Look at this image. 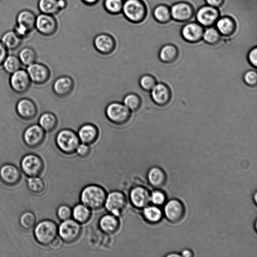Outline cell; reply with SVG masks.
I'll use <instances>...</instances> for the list:
<instances>
[{"instance_id":"1","label":"cell","mask_w":257,"mask_h":257,"mask_svg":"<svg viewBox=\"0 0 257 257\" xmlns=\"http://www.w3.org/2000/svg\"><path fill=\"white\" fill-rule=\"evenodd\" d=\"M107 193L101 186L90 184L85 186L80 194L81 203L91 210H98L104 207Z\"/></svg>"},{"instance_id":"2","label":"cell","mask_w":257,"mask_h":257,"mask_svg":"<svg viewBox=\"0 0 257 257\" xmlns=\"http://www.w3.org/2000/svg\"><path fill=\"white\" fill-rule=\"evenodd\" d=\"M121 13L129 22L137 24L145 21L148 9L143 0H124Z\"/></svg>"},{"instance_id":"3","label":"cell","mask_w":257,"mask_h":257,"mask_svg":"<svg viewBox=\"0 0 257 257\" xmlns=\"http://www.w3.org/2000/svg\"><path fill=\"white\" fill-rule=\"evenodd\" d=\"M34 235L36 241L44 246L50 245L57 238L58 226L50 219H44L35 225Z\"/></svg>"},{"instance_id":"4","label":"cell","mask_w":257,"mask_h":257,"mask_svg":"<svg viewBox=\"0 0 257 257\" xmlns=\"http://www.w3.org/2000/svg\"><path fill=\"white\" fill-rule=\"evenodd\" d=\"M55 143L61 152L65 154L71 155L75 152L80 141L77 134L73 130L63 128L57 133Z\"/></svg>"},{"instance_id":"5","label":"cell","mask_w":257,"mask_h":257,"mask_svg":"<svg viewBox=\"0 0 257 257\" xmlns=\"http://www.w3.org/2000/svg\"><path fill=\"white\" fill-rule=\"evenodd\" d=\"M105 114L111 123L121 125L129 121L132 116V111L123 103L113 101L106 106Z\"/></svg>"},{"instance_id":"6","label":"cell","mask_w":257,"mask_h":257,"mask_svg":"<svg viewBox=\"0 0 257 257\" xmlns=\"http://www.w3.org/2000/svg\"><path fill=\"white\" fill-rule=\"evenodd\" d=\"M81 232V224L71 218L62 221L58 226V235L67 243L76 241L80 237Z\"/></svg>"},{"instance_id":"7","label":"cell","mask_w":257,"mask_h":257,"mask_svg":"<svg viewBox=\"0 0 257 257\" xmlns=\"http://www.w3.org/2000/svg\"><path fill=\"white\" fill-rule=\"evenodd\" d=\"M44 166L42 158L32 153L24 155L20 162L23 173L28 177L38 176L42 172Z\"/></svg>"},{"instance_id":"8","label":"cell","mask_w":257,"mask_h":257,"mask_svg":"<svg viewBox=\"0 0 257 257\" xmlns=\"http://www.w3.org/2000/svg\"><path fill=\"white\" fill-rule=\"evenodd\" d=\"M127 205L125 194L118 190H113L107 194L104 207L111 214L119 217Z\"/></svg>"},{"instance_id":"9","label":"cell","mask_w":257,"mask_h":257,"mask_svg":"<svg viewBox=\"0 0 257 257\" xmlns=\"http://www.w3.org/2000/svg\"><path fill=\"white\" fill-rule=\"evenodd\" d=\"M58 23L54 16L40 13L36 17L35 29L42 35L49 37L57 31Z\"/></svg>"},{"instance_id":"10","label":"cell","mask_w":257,"mask_h":257,"mask_svg":"<svg viewBox=\"0 0 257 257\" xmlns=\"http://www.w3.org/2000/svg\"><path fill=\"white\" fill-rule=\"evenodd\" d=\"M46 132L37 124H33L26 128L23 133L24 143L30 148H36L44 142Z\"/></svg>"},{"instance_id":"11","label":"cell","mask_w":257,"mask_h":257,"mask_svg":"<svg viewBox=\"0 0 257 257\" xmlns=\"http://www.w3.org/2000/svg\"><path fill=\"white\" fill-rule=\"evenodd\" d=\"M93 45L97 52L101 55H108L112 53L115 50L116 42L111 35L102 33L94 37Z\"/></svg>"},{"instance_id":"12","label":"cell","mask_w":257,"mask_h":257,"mask_svg":"<svg viewBox=\"0 0 257 257\" xmlns=\"http://www.w3.org/2000/svg\"><path fill=\"white\" fill-rule=\"evenodd\" d=\"M220 13L218 8L205 5L200 7L196 13L197 23L203 27L213 26L220 17Z\"/></svg>"},{"instance_id":"13","label":"cell","mask_w":257,"mask_h":257,"mask_svg":"<svg viewBox=\"0 0 257 257\" xmlns=\"http://www.w3.org/2000/svg\"><path fill=\"white\" fill-rule=\"evenodd\" d=\"M172 19L179 23L190 20L194 15V8L189 3L184 1L173 4L170 8Z\"/></svg>"},{"instance_id":"14","label":"cell","mask_w":257,"mask_h":257,"mask_svg":"<svg viewBox=\"0 0 257 257\" xmlns=\"http://www.w3.org/2000/svg\"><path fill=\"white\" fill-rule=\"evenodd\" d=\"M31 80L27 71L19 69L12 74L10 84L12 89L16 93L26 92L31 86Z\"/></svg>"},{"instance_id":"15","label":"cell","mask_w":257,"mask_h":257,"mask_svg":"<svg viewBox=\"0 0 257 257\" xmlns=\"http://www.w3.org/2000/svg\"><path fill=\"white\" fill-rule=\"evenodd\" d=\"M27 71L31 81L37 84L46 83L51 76L49 68L42 63L35 62L29 65Z\"/></svg>"},{"instance_id":"16","label":"cell","mask_w":257,"mask_h":257,"mask_svg":"<svg viewBox=\"0 0 257 257\" xmlns=\"http://www.w3.org/2000/svg\"><path fill=\"white\" fill-rule=\"evenodd\" d=\"M204 27L197 22H189L181 29V36L187 42L197 43L202 39Z\"/></svg>"},{"instance_id":"17","label":"cell","mask_w":257,"mask_h":257,"mask_svg":"<svg viewBox=\"0 0 257 257\" xmlns=\"http://www.w3.org/2000/svg\"><path fill=\"white\" fill-rule=\"evenodd\" d=\"M21 174L18 168L14 164L6 163L0 167V179L8 186L17 185L21 181Z\"/></svg>"},{"instance_id":"18","label":"cell","mask_w":257,"mask_h":257,"mask_svg":"<svg viewBox=\"0 0 257 257\" xmlns=\"http://www.w3.org/2000/svg\"><path fill=\"white\" fill-rule=\"evenodd\" d=\"M132 205L137 209H143L150 201V194L147 188L141 185L133 187L129 193Z\"/></svg>"},{"instance_id":"19","label":"cell","mask_w":257,"mask_h":257,"mask_svg":"<svg viewBox=\"0 0 257 257\" xmlns=\"http://www.w3.org/2000/svg\"><path fill=\"white\" fill-rule=\"evenodd\" d=\"M74 81L72 77L63 75L57 78L52 85V89L54 94L60 98L69 96L74 88Z\"/></svg>"},{"instance_id":"20","label":"cell","mask_w":257,"mask_h":257,"mask_svg":"<svg viewBox=\"0 0 257 257\" xmlns=\"http://www.w3.org/2000/svg\"><path fill=\"white\" fill-rule=\"evenodd\" d=\"M150 92L152 100L159 106L167 105L172 98L170 88L164 83H157Z\"/></svg>"},{"instance_id":"21","label":"cell","mask_w":257,"mask_h":257,"mask_svg":"<svg viewBox=\"0 0 257 257\" xmlns=\"http://www.w3.org/2000/svg\"><path fill=\"white\" fill-rule=\"evenodd\" d=\"M164 213L166 218L170 222L177 223L180 221L185 214L183 203L176 199H171L165 205Z\"/></svg>"},{"instance_id":"22","label":"cell","mask_w":257,"mask_h":257,"mask_svg":"<svg viewBox=\"0 0 257 257\" xmlns=\"http://www.w3.org/2000/svg\"><path fill=\"white\" fill-rule=\"evenodd\" d=\"M16 110L19 117L26 120L34 119L38 113V108L35 103L27 98H22L18 101Z\"/></svg>"},{"instance_id":"23","label":"cell","mask_w":257,"mask_h":257,"mask_svg":"<svg viewBox=\"0 0 257 257\" xmlns=\"http://www.w3.org/2000/svg\"><path fill=\"white\" fill-rule=\"evenodd\" d=\"M77 134L80 142L90 145L97 140L99 130L95 124L86 123L80 126Z\"/></svg>"},{"instance_id":"24","label":"cell","mask_w":257,"mask_h":257,"mask_svg":"<svg viewBox=\"0 0 257 257\" xmlns=\"http://www.w3.org/2000/svg\"><path fill=\"white\" fill-rule=\"evenodd\" d=\"M118 217L110 213L102 215L98 222L100 229L107 234L115 233L120 226Z\"/></svg>"},{"instance_id":"25","label":"cell","mask_w":257,"mask_h":257,"mask_svg":"<svg viewBox=\"0 0 257 257\" xmlns=\"http://www.w3.org/2000/svg\"><path fill=\"white\" fill-rule=\"evenodd\" d=\"M215 24V28L220 35L225 37L232 35L236 29V24L234 20L228 16L219 17Z\"/></svg>"},{"instance_id":"26","label":"cell","mask_w":257,"mask_h":257,"mask_svg":"<svg viewBox=\"0 0 257 257\" xmlns=\"http://www.w3.org/2000/svg\"><path fill=\"white\" fill-rule=\"evenodd\" d=\"M36 17L32 11L28 9L22 10L16 16V24L24 27L31 33L35 29Z\"/></svg>"},{"instance_id":"27","label":"cell","mask_w":257,"mask_h":257,"mask_svg":"<svg viewBox=\"0 0 257 257\" xmlns=\"http://www.w3.org/2000/svg\"><path fill=\"white\" fill-rule=\"evenodd\" d=\"M179 56V50L175 45L168 43L162 46L158 54L160 61L165 64L174 62Z\"/></svg>"},{"instance_id":"28","label":"cell","mask_w":257,"mask_h":257,"mask_svg":"<svg viewBox=\"0 0 257 257\" xmlns=\"http://www.w3.org/2000/svg\"><path fill=\"white\" fill-rule=\"evenodd\" d=\"M147 178L150 184L157 188L163 187L167 180L164 171L158 167H153L149 170Z\"/></svg>"},{"instance_id":"29","label":"cell","mask_w":257,"mask_h":257,"mask_svg":"<svg viewBox=\"0 0 257 257\" xmlns=\"http://www.w3.org/2000/svg\"><path fill=\"white\" fill-rule=\"evenodd\" d=\"M91 215V210L82 203L75 205L72 208V217L80 224L87 222Z\"/></svg>"},{"instance_id":"30","label":"cell","mask_w":257,"mask_h":257,"mask_svg":"<svg viewBox=\"0 0 257 257\" xmlns=\"http://www.w3.org/2000/svg\"><path fill=\"white\" fill-rule=\"evenodd\" d=\"M39 124L45 132L51 133L54 131L58 125V118L56 115L51 112L43 113L39 118Z\"/></svg>"},{"instance_id":"31","label":"cell","mask_w":257,"mask_h":257,"mask_svg":"<svg viewBox=\"0 0 257 257\" xmlns=\"http://www.w3.org/2000/svg\"><path fill=\"white\" fill-rule=\"evenodd\" d=\"M1 41L8 50H13L21 45L22 39L14 30H9L4 33Z\"/></svg>"},{"instance_id":"32","label":"cell","mask_w":257,"mask_h":257,"mask_svg":"<svg viewBox=\"0 0 257 257\" xmlns=\"http://www.w3.org/2000/svg\"><path fill=\"white\" fill-rule=\"evenodd\" d=\"M152 14L154 19L160 24L168 23L172 20L170 8L165 4L157 6L154 9Z\"/></svg>"},{"instance_id":"33","label":"cell","mask_w":257,"mask_h":257,"mask_svg":"<svg viewBox=\"0 0 257 257\" xmlns=\"http://www.w3.org/2000/svg\"><path fill=\"white\" fill-rule=\"evenodd\" d=\"M38 8L41 13L53 16L61 11L58 0H38Z\"/></svg>"},{"instance_id":"34","label":"cell","mask_w":257,"mask_h":257,"mask_svg":"<svg viewBox=\"0 0 257 257\" xmlns=\"http://www.w3.org/2000/svg\"><path fill=\"white\" fill-rule=\"evenodd\" d=\"M27 186L31 193L36 195L43 194L46 189L45 182L39 176L29 177L27 181Z\"/></svg>"},{"instance_id":"35","label":"cell","mask_w":257,"mask_h":257,"mask_svg":"<svg viewBox=\"0 0 257 257\" xmlns=\"http://www.w3.org/2000/svg\"><path fill=\"white\" fill-rule=\"evenodd\" d=\"M143 209V217L148 222L155 223L161 219L162 212L158 207L147 205Z\"/></svg>"},{"instance_id":"36","label":"cell","mask_w":257,"mask_h":257,"mask_svg":"<svg viewBox=\"0 0 257 257\" xmlns=\"http://www.w3.org/2000/svg\"><path fill=\"white\" fill-rule=\"evenodd\" d=\"M221 35L215 27L211 26L204 29L202 39L210 45H216L220 42Z\"/></svg>"},{"instance_id":"37","label":"cell","mask_w":257,"mask_h":257,"mask_svg":"<svg viewBox=\"0 0 257 257\" xmlns=\"http://www.w3.org/2000/svg\"><path fill=\"white\" fill-rule=\"evenodd\" d=\"M36 217L35 214L31 211L23 212L19 217V223L24 229L29 230L36 224Z\"/></svg>"},{"instance_id":"38","label":"cell","mask_w":257,"mask_h":257,"mask_svg":"<svg viewBox=\"0 0 257 257\" xmlns=\"http://www.w3.org/2000/svg\"><path fill=\"white\" fill-rule=\"evenodd\" d=\"M123 103L132 112L137 111L142 105L141 97L135 93H128L123 98Z\"/></svg>"},{"instance_id":"39","label":"cell","mask_w":257,"mask_h":257,"mask_svg":"<svg viewBox=\"0 0 257 257\" xmlns=\"http://www.w3.org/2000/svg\"><path fill=\"white\" fill-rule=\"evenodd\" d=\"M18 57L22 64L28 66L35 62L37 59V55L33 48L26 47L20 50Z\"/></svg>"},{"instance_id":"40","label":"cell","mask_w":257,"mask_h":257,"mask_svg":"<svg viewBox=\"0 0 257 257\" xmlns=\"http://www.w3.org/2000/svg\"><path fill=\"white\" fill-rule=\"evenodd\" d=\"M3 65L7 73L12 74L21 69L22 63L18 57L12 55L7 56Z\"/></svg>"},{"instance_id":"41","label":"cell","mask_w":257,"mask_h":257,"mask_svg":"<svg viewBox=\"0 0 257 257\" xmlns=\"http://www.w3.org/2000/svg\"><path fill=\"white\" fill-rule=\"evenodd\" d=\"M124 0H103V7L105 11L112 15L121 13Z\"/></svg>"},{"instance_id":"42","label":"cell","mask_w":257,"mask_h":257,"mask_svg":"<svg viewBox=\"0 0 257 257\" xmlns=\"http://www.w3.org/2000/svg\"><path fill=\"white\" fill-rule=\"evenodd\" d=\"M140 87L144 91H150L157 84L155 77L152 75L146 74L141 76L139 80Z\"/></svg>"},{"instance_id":"43","label":"cell","mask_w":257,"mask_h":257,"mask_svg":"<svg viewBox=\"0 0 257 257\" xmlns=\"http://www.w3.org/2000/svg\"><path fill=\"white\" fill-rule=\"evenodd\" d=\"M57 217L61 221L71 218L72 208L68 205L61 204L56 211Z\"/></svg>"},{"instance_id":"44","label":"cell","mask_w":257,"mask_h":257,"mask_svg":"<svg viewBox=\"0 0 257 257\" xmlns=\"http://www.w3.org/2000/svg\"><path fill=\"white\" fill-rule=\"evenodd\" d=\"M243 80L246 85L250 87H254L257 83V73L253 70L245 72L243 75Z\"/></svg>"},{"instance_id":"45","label":"cell","mask_w":257,"mask_h":257,"mask_svg":"<svg viewBox=\"0 0 257 257\" xmlns=\"http://www.w3.org/2000/svg\"><path fill=\"white\" fill-rule=\"evenodd\" d=\"M165 194L160 190H155L150 194V201H152L155 205H162L165 202Z\"/></svg>"},{"instance_id":"46","label":"cell","mask_w":257,"mask_h":257,"mask_svg":"<svg viewBox=\"0 0 257 257\" xmlns=\"http://www.w3.org/2000/svg\"><path fill=\"white\" fill-rule=\"evenodd\" d=\"M75 153L81 158L87 157L90 153L89 145L82 143H80L77 146Z\"/></svg>"},{"instance_id":"47","label":"cell","mask_w":257,"mask_h":257,"mask_svg":"<svg viewBox=\"0 0 257 257\" xmlns=\"http://www.w3.org/2000/svg\"><path fill=\"white\" fill-rule=\"evenodd\" d=\"M247 59L249 64L256 68L257 67V48L256 46L251 48L248 52Z\"/></svg>"},{"instance_id":"48","label":"cell","mask_w":257,"mask_h":257,"mask_svg":"<svg viewBox=\"0 0 257 257\" xmlns=\"http://www.w3.org/2000/svg\"><path fill=\"white\" fill-rule=\"evenodd\" d=\"M8 56V49L0 41V66L3 65L4 61Z\"/></svg>"},{"instance_id":"49","label":"cell","mask_w":257,"mask_h":257,"mask_svg":"<svg viewBox=\"0 0 257 257\" xmlns=\"http://www.w3.org/2000/svg\"><path fill=\"white\" fill-rule=\"evenodd\" d=\"M224 1L225 0H205L206 5L216 8L221 7Z\"/></svg>"},{"instance_id":"50","label":"cell","mask_w":257,"mask_h":257,"mask_svg":"<svg viewBox=\"0 0 257 257\" xmlns=\"http://www.w3.org/2000/svg\"><path fill=\"white\" fill-rule=\"evenodd\" d=\"M83 4L88 6H92L96 5L99 0H81Z\"/></svg>"},{"instance_id":"51","label":"cell","mask_w":257,"mask_h":257,"mask_svg":"<svg viewBox=\"0 0 257 257\" xmlns=\"http://www.w3.org/2000/svg\"><path fill=\"white\" fill-rule=\"evenodd\" d=\"M58 1L59 8L61 11L67 7V2L66 0H58Z\"/></svg>"},{"instance_id":"52","label":"cell","mask_w":257,"mask_h":257,"mask_svg":"<svg viewBox=\"0 0 257 257\" xmlns=\"http://www.w3.org/2000/svg\"><path fill=\"white\" fill-rule=\"evenodd\" d=\"M60 245V242L57 237L50 244V246L54 248H57Z\"/></svg>"},{"instance_id":"53","label":"cell","mask_w":257,"mask_h":257,"mask_svg":"<svg viewBox=\"0 0 257 257\" xmlns=\"http://www.w3.org/2000/svg\"><path fill=\"white\" fill-rule=\"evenodd\" d=\"M182 255L183 256H192V252L189 249H184L182 252Z\"/></svg>"},{"instance_id":"54","label":"cell","mask_w":257,"mask_h":257,"mask_svg":"<svg viewBox=\"0 0 257 257\" xmlns=\"http://www.w3.org/2000/svg\"><path fill=\"white\" fill-rule=\"evenodd\" d=\"M167 256H180V255L177 254H170V255H168Z\"/></svg>"}]
</instances>
